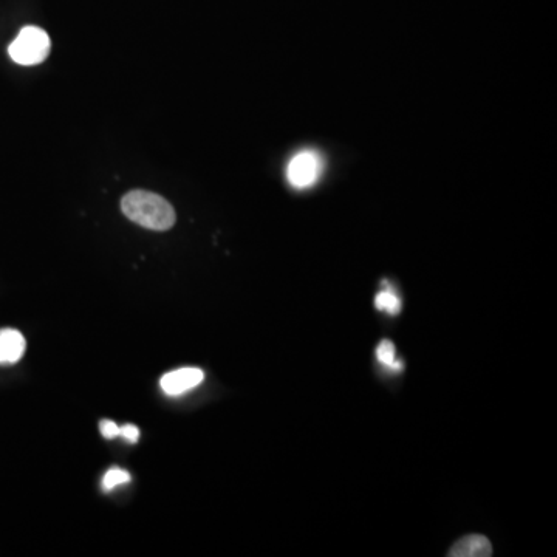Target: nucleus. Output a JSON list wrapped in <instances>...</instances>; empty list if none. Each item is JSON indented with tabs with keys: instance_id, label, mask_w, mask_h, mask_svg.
<instances>
[{
	"instance_id": "4",
	"label": "nucleus",
	"mask_w": 557,
	"mask_h": 557,
	"mask_svg": "<svg viewBox=\"0 0 557 557\" xmlns=\"http://www.w3.org/2000/svg\"><path fill=\"white\" fill-rule=\"evenodd\" d=\"M205 380V373L197 367H185L161 376L160 386L169 397H178L200 386Z\"/></svg>"
},
{
	"instance_id": "1",
	"label": "nucleus",
	"mask_w": 557,
	"mask_h": 557,
	"mask_svg": "<svg viewBox=\"0 0 557 557\" xmlns=\"http://www.w3.org/2000/svg\"><path fill=\"white\" fill-rule=\"evenodd\" d=\"M121 209L127 219L152 231H168L177 219L171 203L154 192H129L123 197Z\"/></svg>"
},
{
	"instance_id": "10",
	"label": "nucleus",
	"mask_w": 557,
	"mask_h": 557,
	"mask_svg": "<svg viewBox=\"0 0 557 557\" xmlns=\"http://www.w3.org/2000/svg\"><path fill=\"white\" fill-rule=\"evenodd\" d=\"M100 431L101 434H103L104 437L109 438V440H112V438L120 437V426L110 420L101 421Z\"/></svg>"
},
{
	"instance_id": "3",
	"label": "nucleus",
	"mask_w": 557,
	"mask_h": 557,
	"mask_svg": "<svg viewBox=\"0 0 557 557\" xmlns=\"http://www.w3.org/2000/svg\"><path fill=\"white\" fill-rule=\"evenodd\" d=\"M324 157L318 151L298 152L287 166V180L294 189H310L321 180L324 174Z\"/></svg>"
},
{
	"instance_id": "5",
	"label": "nucleus",
	"mask_w": 557,
	"mask_h": 557,
	"mask_svg": "<svg viewBox=\"0 0 557 557\" xmlns=\"http://www.w3.org/2000/svg\"><path fill=\"white\" fill-rule=\"evenodd\" d=\"M25 349H27V342L19 330H0V366L19 363Z\"/></svg>"
},
{
	"instance_id": "9",
	"label": "nucleus",
	"mask_w": 557,
	"mask_h": 557,
	"mask_svg": "<svg viewBox=\"0 0 557 557\" xmlns=\"http://www.w3.org/2000/svg\"><path fill=\"white\" fill-rule=\"evenodd\" d=\"M130 482V474L124 469L113 468L106 472L104 475L103 486L106 491L110 489H115L117 486L124 485V483Z\"/></svg>"
},
{
	"instance_id": "6",
	"label": "nucleus",
	"mask_w": 557,
	"mask_h": 557,
	"mask_svg": "<svg viewBox=\"0 0 557 557\" xmlns=\"http://www.w3.org/2000/svg\"><path fill=\"white\" fill-rule=\"evenodd\" d=\"M493 554V545L480 534H471L458 540L449 551L452 557H488Z\"/></svg>"
},
{
	"instance_id": "8",
	"label": "nucleus",
	"mask_w": 557,
	"mask_h": 557,
	"mask_svg": "<svg viewBox=\"0 0 557 557\" xmlns=\"http://www.w3.org/2000/svg\"><path fill=\"white\" fill-rule=\"evenodd\" d=\"M376 358H378V361L383 366L389 367V369L401 370V366H403V364L395 361V346H393L392 341H389V339H384L380 346H378Z\"/></svg>"
},
{
	"instance_id": "11",
	"label": "nucleus",
	"mask_w": 557,
	"mask_h": 557,
	"mask_svg": "<svg viewBox=\"0 0 557 557\" xmlns=\"http://www.w3.org/2000/svg\"><path fill=\"white\" fill-rule=\"evenodd\" d=\"M120 437L126 438L130 443H137L138 438H140V429L134 424H126V426L120 428Z\"/></svg>"
},
{
	"instance_id": "7",
	"label": "nucleus",
	"mask_w": 557,
	"mask_h": 557,
	"mask_svg": "<svg viewBox=\"0 0 557 557\" xmlns=\"http://www.w3.org/2000/svg\"><path fill=\"white\" fill-rule=\"evenodd\" d=\"M375 307L376 310L384 311L387 315L397 316L400 315L403 305H401L400 296L390 288H386L376 294Z\"/></svg>"
},
{
	"instance_id": "2",
	"label": "nucleus",
	"mask_w": 557,
	"mask_h": 557,
	"mask_svg": "<svg viewBox=\"0 0 557 557\" xmlns=\"http://www.w3.org/2000/svg\"><path fill=\"white\" fill-rule=\"evenodd\" d=\"M52 48L50 36L39 27H24L18 38L11 42L8 53L14 62L21 65L41 64Z\"/></svg>"
}]
</instances>
